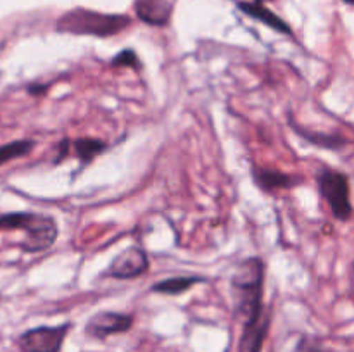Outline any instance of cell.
Masks as SVG:
<instances>
[{"label":"cell","mask_w":354,"mask_h":352,"mask_svg":"<svg viewBox=\"0 0 354 352\" xmlns=\"http://www.w3.org/2000/svg\"><path fill=\"white\" fill-rule=\"evenodd\" d=\"M289 124L292 126V130L299 135L301 138L308 141L311 145H317L320 148H328V150H337V148L344 147L348 144L344 137L341 135H335V133H318V131H310L306 128L299 126V124L294 121V117L289 114Z\"/></svg>","instance_id":"cell-12"},{"label":"cell","mask_w":354,"mask_h":352,"mask_svg":"<svg viewBox=\"0 0 354 352\" xmlns=\"http://www.w3.org/2000/svg\"><path fill=\"white\" fill-rule=\"evenodd\" d=\"M230 283L235 317H241L242 323H245L265 313L266 307L263 304L265 262L261 257H248L239 262Z\"/></svg>","instance_id":"cell-1"},{"label":"cell","mask_w":354,"mask_h":352,"mask_svg":"<svg viewBox=\"0 0 354 352\" xmlns=\"http://www.w3.org/2000/svg\"><path fill=\"white\" fill-rule=\"evenodd\" d=\"M69 330H71V323L31 328L19 335L17 345L23 352H61Z\"/></svg>","instance_id":"cell-5"},{"label":"cell","mask_w":354,"mask_h":352,"mask_svg":"<svg viewBox=\"0 0 354 352\" xmlns=\"http://www.w3.org/2000/svg\"><path fill=\"white\" fill-rule=\"evenodd\" d=\"M133 326V316L116 311H100L85 324V333L97 340H106L111 335L127 333Z\"/></svg>","instance_id":"cell-6"},{"label":"cell","mask_w":354,"mask_h":352,"mask_svg":"<svg viewBox=\"0 0 354 352\" xmlns=\"http://www.w3.org/2000/svg\"><path fill=\"white\" fill-rule=\"evenodd\" d=\"M135 14L149 26H166L171 19V0H135Z\"/></svg>","instance_id":"cell-10"},{"label":"cell","mask_w":354,"mask_h":352,"mask_svg":"<svg viewBox=\"0 0 354 352\" xmlns=\"http://www.w3.org/2000/svg\"><path fill=\"white\" fill-rule=\"evenodd\" d=\"M47 90V85H31L28 86V92L31 93V95H41V92H45Z\"/></svg>","instance_id":"cell-19"},{"label":"cell","mask_w":354,"mask_h":352,"mask_svg":"<svg viewBox=\"0 0 354 352\" xmlns=\"http://www.w3.org/2000/svg\"><path fill=\"white\" fill-rule=\"evenodd\" d=\"M203 282V276H171V278L156 282L151 290L154 293H165V295H180V293L187 292L194 285Z\"/></svg>","instance_id":"cell-13"},{"label":"cell","mask_w":354,"mask_h":352,"mask_svg":"<svg viewBox=\"0 0 354 352\" xmlns=\"http://www.w3.org/2000/svg\"><path fill=\"white\" fill-rule=\"evenodd\" d=\"M252 179L263 192H273V190L282 188L289 190L304 182L299 175H289V173L273 168H263V166L252 168Z\"/></svg>","instance_id":"cell-9"},{"label":"cell","mask_w":354,"mask_h":352,"mask_svg":"<svg viewBox=\"0 0 354 352\" xmlns=\"http://www.w3.org/2000/svg\"><path fill=\"white\" fill-rule=\"evenodd\" d=\"M73 148H75V155L83 162V164H90L95 157L107 150V144L100 138H88L82 137L73 140Z\"/></svg>","instance_id":"cell-14"},{"label":"cell","mask_w":354,"mask_h":352,"mask_svg":"<svg viewBox=\"0 0 354 352\" xmlns=\"http://www.w3.org/2000/svg\"><path fill=\"white\" fill-rule=\"evenodd\" d=\"M296 352H330V351H325V349L322 347L315 338H310L304 335V337H301V340L297 342Z\"/></svg>","instance_id":"cell-17"},{"label":"cell","mask_w":354,"mask_h":352,"mask_svg":"<svg viewBox=\"0 0 354 352\" xmlns=\"http://www.w3.org/2000/svg\"><path fill=\"white\" fill-rule=\"evenodd\" d=\"M111 68H131L135 71H140L142 61L138 59L137 52L131 50V48H124L111 59Z\"/></svg>","instance_id":"cell-16"},{"label":"cell","mask_w":354,"mask_h":352,"mask_svg":"<svg viewBox=\"0 0 354 352\" xmlns=\"http://www.w3.org/2000/svg\"><path fill=\"white\" fill-rule=\"evenodd\" d=\"M130 24L131 17L127 14H107L85 7H75L59 17L55 30L59 33L78 35V37L109 38L127 30Z\"/></svg>","instance_id":"cell-2"},{"label":"cell","mask_w":354,"mask_h":352,"mask_svg":"<svg viewBox=\"0 0 354 352\" xmlns=\"http://www.w3.org/2000/svg\"><path fill=\"white\" fill-rule=\"evenodd\" d=\"M69 145H71V140H68V138H64V140L59 144L57 147V157L54 159V164H59V162L62 161V159L68 155V150H69Z\"/></svg>","instance_id":"cell-18"},{"label":"cell","mask_w":354,"mask_h":352,"mask_svg":"<svg viewBox=\"0 0 354 352\" xmlns=\"http://www.w3.org/2000/svg\"><path fill=\"white\" fill-rule=\"evenodd\" d=\"M237 7L245 14V16H249V17H252V19L259 21V23L266 24V26L272 28V30H275V31H279V33L292 37V30H290L289 23H286L282 17L277 16L275 12H272V10H270L268 7L263 6V3L244 2V0H241V2H237Z\"/></svg>","instance_id":"cell-11"},{"label":"cell","mask_w":354,"mask_h":352,"mask_svg":"<svg viewBox=\"0 0 354 352\" xmlns=\"http://www.w3.org/2000/svg\"><path fill=\"white\" fill-rule=\"evenodd\" d=\"M149 266L151 262L147 252L137 245H131L114 257L109 268L106 269V275L116 280H131L147 273Z\"/></svg>","instance_id":"cell-7"},{"label":"cell","mask_w":354,"mask_h":352,"mask_svg":"<svg viewBox=\"0 0 354 352\" xmlns=\"http://www.w3.org/2000/svg\"><path fill=\"white\" fill-rule=\"evenodd\" d=\"M35 140H14L6 145H0V166L7 164L14 159L24 157L35 148Z\"/></svg>","instance_id":"cell-15"},{"label":"cell","mask_w":354,"mask_h":352,"mask_svg":"<svg viewBox=\"0 0 354 352\" xmlns=\"http://www.w3.org/2000/svg\"><path fill=\"white\" fill-rule=\"evenodd\" d=\"M344 3H348V6H354V0H342Z\"/></svg>","instance_id":"cell-20"},{"label":"cell","mask_w":354,"mask_h":352,"mask_svg":"<svg viewBox=\"0 0 354 352\" xmlns=\"http://www.w3.org/2000/svg\"><path fill=\"white\" fill-rule=\"evenodd\" d=\"M272 326V309L266 307L261 316L242 323V335L239 340V352H263Z\"/></svg>","instance_id":"cell-8"},{"label":"cell","mask_w":354,"mask_h":352,"mask_svg":"<svg viewBox=\"0 0 354 352\" xmlns=\"http://www.w3.org/2000/svg\"><path fill=\"white\" fill-rule=\"evenodd\" d=\"M0 230H24L26 238L21 242L24 252H44L57 240V223L52 216L35 213L0 214Z\"/></svg>","instance_id":"cell-3"},{"label":"cell","mask_w":354,"mask_h":352,"mask_svg":"<svg viewBox=\"0 0 354 352\" xmlns=\"http://www.w3.org/2000/svg\"><path fill=\"white\" fill-rule=\"evenodd\" d=\"M317 182L318 190L322 197L327 200L335 219L348 221L353 214L348 176L335 169H324L318 173Z\"/></svg>","instance_id":"cell-4"}]
</instances>
